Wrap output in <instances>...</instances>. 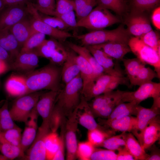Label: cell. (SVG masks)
<instances>
[{"label":"cell","instance_id":"obj_47","mask_svg":"<svg viewBox=\"0 0 160 160\" xmlns=\"http://www.w3.org/2000/svg\"><path fill=\"white\" fill-rule=\"evenodd\" d=\"M33 4L39 12L45 15L54 16L55 0H36V3Z\"/></svg>","mask_w":160,"mask_h":160},{"label":"cell","instance_id":"obj_19","mask_svg":"<svg viewBox=\"0 0 160 160\" xmlns=\"http://www.w3.org/2000/svg\"><path fill=\"white\" fill-rule=\"evenodd\" d=\"M85 47L103 68L105 74L116 76H124L123 72L119 66L115 65L112 58L102 50L95 48L92 46Z\"/></svg>","mask_w":160,"mask_h":160},{"label":"cell","instance_id":"obj_55","mask_svg":"<svg viewBox=\"0 0 160 160\" xmlns=\"http://www.w3.org/2000/svg\"><path fill=\"white\" fill-rule=\"evenodd\" d=\"M153 24L158 29H160V7L158 6L155 8L151 15Z\"/></svg>","mask_w":160,"mask_h":160},{"label":"cell","instance_id":"obj_12","mask_svg":"<svg viewBox=\"0 0 160 160\" xmlns=\"http://www.w3.org/2000/svg\"><path fill=\"white\" fill-rule=\"evenodd\" d=\"M50 131L49 125L42 123L34 141L23 159L29 160H47L44 140Z\"/></svg>","mask_w":160,"mask_h":160},{"label":"cell","instance_id":"obj_60","mask_svg":"<svg viewBox=\"0 0 160 160\" xmlns=\"http://www.w3.org/2000/svg\"><path fill=\"white\" fill-rule=\"evenodd\" d=\"M5 6L2 0H0V11L2 10Z\"/></svg>","mask_w":160,"mask_h":160},{"label":"cell","instance_id":"obj_49","mask_svg":"<svg viewBox=\"0 0 160 160\" xmlns=\"http://www.w3.org/2000/svg\"><path fill=\"white\" fill-rule=\"evenodd\" d=\"M56 8L54 16L74 10L73 0H55Z\"/></svg>","mask_w":160,"mask_h":160},{"label":"cell","instance_id":"obj_48","mask_svg":"<svg viewBox=\"0 0 160 160\" xmlns=\"http://www.w3.org/2000/svg\"><path fill=\"white\" fill-rule=\"evenodd\" d=\"M117 153L115 151L95 148L92 154V160H116Z\"/></svg>","mask_w":160,"mask_h":160},{"label":"cell","instance_id":"obj_58","mask_svg":"<svg viewBox=\"0 0 160 160\" xmlns=\"http://www.w3.org/2000/svg\"><path fill=\"white\" fill-rule=\"evenodd\" d=\"M5 6H9L13 5L25 3L28 0H2Z\"/></svg>","mask_w":160,"mask_h":160},{"label":"cell","instance_id":"obj_9","mask_svg":"<svg viewBox=\"0 0 160 160\" xmlns=\"http://www.w3.org/2000/svg\"><path fill=\"white\" fill-rule=\"evenodd\" d=\"M26 6L28 13L31 16L30 20L35 31L48 35L60 42L64 41L67 39L73 36L68 32L54 28L44 22L33 3L28 1Z\"/></svg>","mask_w":160,"mask_h":160},{"label":"cell","instance_id":"obj_17","mask_svg":"<svg viewBox=\"0 0 160 160\" xmlns=\"http://www.w3.org/2000/svg\"><path fill=\"white\" fill-rule=\"evenodd\" d=\"M160 113V109L146 108L138 105L136 115V124L132 133L140 143L143 132L149 123Z\"/></svg>","mask_w":160,"mask_h":160},{"label":"cell","instance_id":"obj_26","mask_svg":"<svg viewBox=\"0 0 160 160\" xmlns=\"http://www.w3.org/2000/svg\"><path fill=\"white\" fill-rule=\"evenodd\" d=\"M0 46L9 53L12 61L20 53L21 48L9 30H0Z\"/></svg>","mask_w":160,"mask_h":160},{"label":"cell","instance_id":"obj_38","mask_svg":"<svg viewBox=\"0 0 160 160\" xmlns=\"http://www.w3.org/2000/svg\"><path fill=\"white\" fill-rule=\"evenodd\" d=\"M126 132H123L116 135H113L106 139L99 147L116 151L125 146Z\"/></svg>","mask_w":160,"mask_h":160},{"label":"cell","instance_id":"obj_25","mask_svg":"<svg viewBox=\"0 0 160 160\" xmlns=\"http://www.w3.org/2000/svg\"><path fill=\"white\" fill-rule=\"evenodd\" d=\"M68 45L72 50L82 57L91 65L93 70L94 81L99 76L105 74L103 68L97 63L86 47L72 43H69Z\"/></svg>","mask_w":160,"mask_h":160},{"label":"cell","instance_id":"obj_36","mask_svg":"<svg viewBox=\"0 0 160 160\" xmlns=\"http://www.w3.org/2000/svg\"><path fill=\"white\" fill-rule=\"evenodd\" d=\"M60 136L56 132L50 131L44 140L47 160H52L60 147Z\"/></svg>","mask_w":160,"mask_h":160},{"label":"cell","instance_id":"obj_43","mask_svg":"<svg viewBox=\"0 0 160 160\" xmlns=\"http://www.w3.org/2000/svg\"><path fill=\"white\" fill-rule=\"evenodd\" d=\"M139 38L155 51L160 57V41L158 33L152 29Z\"/></svg>","mask_w":160,"mask_h":160},{"label":"cell","instance_id":"obj_40","mask_svg":"<svg viewBox=\"0 0 160 160\" xmlns=\"http://www.w3.org/2000/svg\"><path fill=\"white\" fill-rule=\"evenodd\" d=\"M160 0H131V12L144 13L158 7Z\"/></svg>","mask_w":160,"mask_h":160},{"label":"cell","instance_id":"obj_22","mask_svg":"<svg viewBox=\"0 0 160 160\" xmlns=\"http://www.w3.org/2000/svg\"><path fill=\"white\" fill-rule=\"evenodd\" d=\"M160 137V120L159 115L149 123L144 130L140 144L145 151L159 140Z\"/></svg>","mask_w":160,"mask_h":160},{"label":"cell","instance_id":"obj_45","mask_svg":"<svg viewBox=\"0 0 160 160\" xmlns=\"http://www.w3.org/2000/svg\"><path fill=\"white\" fill-rule=\"evenodd\" d=\"M95 148L88 140L78 143L76 151L77 158L80 160H90Z\"/></svg>","mask_w":160,"mask_h":160},{"label":"cell","instance_id":"obj_32","mask_svg":"<svg viewBox=\"0 0 160 160\" xmlns=\"http://www.w3.org/2000/svg\"><path fill=\"white\" fill-rule=\"evenodd\" d=\"M62 45L60 42L54 39H45L33 51L38 57L49 59L56 51Z\"/></svg>","mask_w":160,"mask_h":160},{"label":"cell","instance_id":"obj_21","mask_svg":"<svg viewBox=\"0 0 160 160\" xmlns=\"http://www.w3.org/2000/svg\"><path fill=\"white\" fill-rule=\"evenodd\" d=\"M92 46L110 57L121 61L126 54L131 52L128 43L121 42L112 41Z\"/></svg>","mask_w":160,"mask_h":160},{"label":"cell","instance_id":"obj_57","mask_svg":"<svg viewBox=\"0 0 160 160\" xmlns=\"http://www.w3.org/2000/svg\"><path fill=\"white\" fill-rule=\"evenodd\" d=\"M0 60L5 61L9 65L12 61V60L9 53L0 46Z\"/></svg>","mask_w":160,"mask_h":160},{"label":"cell","instance_id":"obj_13","mask_svg":"<svg viewBox=\"0 0 160 160\" xmlns=\"http://www.w3.org/2000/svg\"><path fill=\"white\" fill-rule=\"evenodd\" d=\"M27 13L26 3L8 6L0 16V30H9L14 25L24 19Z\"/></svg>","mask_w":160,"mask_h":160},{"label":"cell","instance_id":"obj_46","mask_svg":"<svg viewBox=\"0 0 160 160\" xmlns=\"http://www.w3.org/2000/svg\"><path fill=\"white\" fill-rule=\"evenodd\" d=\"M21 131V128L16 125L12 128L1 132L4 137L8 142L15 146L20 147Z\"/></svg>","mask_w":160,"mask_h":160},{"label":"cell","instance_id":"obj_31","mask_svg":"<svg viewBox=\"0 0 160 160\" xmlns=\"http://www.w3.org/2000/svg\"><path fill=\"white\" fill-rule=\"evenodd\" d=\"M125 147L135 160H146L148 154L130 132L127 133Z\"/></svg>","mask_w":160,"mask_h":160},{"label":"cell","instance_id":"obj_34","mask_svg":"<svg viewBox=\"0 0 160 160\" xmlns=\"http://www.w3.org/2000/svg\"><path fill=\"white\" fill-rule=\"evenodd\" d=\"M0 151L8 159H13L18 157L23 158L24 152L20 147L15 146L8 142L0 130Z\"/></svg>","mask_w":160,"mask_h":160},{"label":"cell","instance_id":"obj_33","mask_svg":"<svg viewBox=\"0 0 160 160\" xmlns=\"http://www.w3.org/2000/svg\"><path fill=\"white\" fill-rule=\"evenodd\" d=\"M138 105L134 102H121L115 108L107 119L111 120L129 116H136Z\"/></svg>","mask_w":160,"mask_h":160},{"label":"cell","instance_id":"obj_7","mask_svg":"<svg viewBox=\"0 0 160 160\" xmlns=\"http://www.w3.org/2000/svg\"><path fill=\"white\" fill-rule=\"evenodd\" d=\"M128 45L132 51L143 63L153 67L160 78V57L152 48L146 44L138 37L131 38Z\"/></svg>","mask_w":160,"mask_h":160},{"label":"cell","instance_id":"obj_2","mask_svg":"<svg viewBox=\"0 0 160 160\" xmlns=\"http://www.w3.org/2000/svg\"><path fill=\"white\" fill-rule=\"evenodd\" d=\"M80 74L65 84L57 96L54 109L58 113L61 120L69 116L80 103L83 88Z\"/></svg>","mask_w":160,"mask_h":160},{"label":"cell","instance_id":"obj_37","mask_svg":"<svg viewBox=\"0 0 160 160\" xmlns=\"http://www.w3.org/2000/svg\"><path fill=\"white\" fill-rule=\"evenodd\" d=\"M73 1L77 21L87 15L97 4V0Z\"/></svg>","mask_w":160,"mask_h":160},{"label":"cell","instance_id":"obj_29","mask_svg":"<svg viewBox=\"0 0 160 160\" xmlns=\"http://www.w3.org/2000/svg\"><path fill=\"white\" fill-rule=\"evenodd\" d=\"M9 30L21 48L31 35L36 32L33 28L30 20L25 18L12 26Z\"/></svg>","mask_w":160,"mask_h":160},{"label":"cell","instance_id":"obj_50","mask_svg":"<svg viewBox=\"0 0 160 160\" xmlns=\"http://www.w3.org/2000/svg\"><path fill=\"white\" fill-rule=\"evenodd\" d=\"M40 15L41 19L44 22L54 28L61 30L65 31L69 28L60 18L57 17Z\"/></svg>","mask_w":160,"mask_h":160},{"label":"cell","instance_id":"obj_18","mask_svg":"<svg viewBox=\"0 0 160 160\" xmlns=\"http://www.w3.org/2000/svg\"><path fill=\"white\" fill-rule=\"evenodd\" d=\"M75 110L78 124L88 130L103 126L97 123L88 101L81 96V101Z\"/></svg>","mask_w":160,"mask_h":160},{"label":"cell","instance_id":"obj_42","mask_svg":"<svg viewBox=\"0 0 160 160\" xmlns=\"http://www.w3.org/2000/svg\"><path fill=\"white\" fill-rule=\"evenodd\" d=\"M145 65L140 69L136 77L134 86H140L144 83L152 81L154 78H159L157 73L150 67H146Z\"/></svg>","mask_w":160,"mask_h":160},{"label":"cell","instance_id":"obj_8","mask_svg":"<svg viewBox=\"0 0 160 160\" xmlns=\"http://www.w3.org/2000/svg\"><path fill=\"white\" fill-rule=\"evenodd\" d=\"M42 93L38 91L18 97L9 110L14 121L25 123Z\"/></svg>","mask_w":160,"mask_h":160},{"label":"cell","instance_id":"obj_61","mask_svg":"<svg viewBox=\"0 0 160 160\" xmlns=\"http://www.w3.org/2000/svg\"><path fill=\"white\" fill-rule=\"evenodd\" d=\"M8 159L3 155L0 154V160H7Z\"/></svg>","mask_w":160,"mask_h":160},{"label":"cell","instance_id":"obj_54","mask_svg":"<svg viewBox=\"0 0 160 160\" xmlns=\"http://www.w3.org/2000/svg\"><path fill=\"white\" fill-rule=\"evenodd\" d=\"M116 160H134V157L125 146L117 151Z\"/></svg>","mask_w":160,"mask_h":160},{"label":"cell","instance_id":"obj_30","mask_svg":"<svg viewBox=\"0 0 160 160\" xmlns=\"http://www.w3.org/2000/svg\"><path fill=\"white\" fill-rule=\"evenodd\" d=\"M116 131L105 126L88 130V141L95 147H99L107 138L114 135Z\"/></svg>","mask_w":160,"mask_h":160},{"label":"cell","instance_id":"obj_11","mask_svg":"<svg viewBox=\"0 0 160 160\" xmlns=\"http://www.w3.org/2000/svg\"><path fill=\"white\" fill-rule=\"evenodd\" d=\"M78 122L75 110L66 119L65 125L64 137L67 153L66 159L74 160L76 159L78 145L76 133Z\"/></svg>","mask_w":160,"mask_h":160},{"label":"cell","instance_id":"obj_20","mask_svg":"<svg viewBox=\"0 0 160 160\" xmlns=\"http://www.w3.org/2000/svg\"><path fill=\"white\" fill-rule=\"evenodd\" d=\"M38 115L35 106L28 121L25 123V126L22 136L20 148L24 152L31 145L36 136Z\"/></svg>","mask_w":160,"mask_h":160},{"label":"cell","instance_id":"obj_41","mask_svg":"<svg viewBox=\"0 0 160 160\" xmlns=\"http://www.w3.org/2000/svg\"><path fill=\"white\" fill-rule=\"evenodd\" d=\"M97 5L111 10L121 15L125 11L127 6L124 0H97Z\"/></svg>","mask_w":160,"mask_h":160},{"label":"cell","instance_id":"obj_16","mask_svg":"<svg viewBox=\"0 0 160 160\" xmlns=\"http://www.w3.org/2000/svg\"><path fill=\"white\" fill-rule=\"evenodd\" d=\"M38 56L33 51L21 52L9 65V68L18 72L28 73L38 65Z\"/></svg>","mask_w":160,"mask_h":160},{"label":"cell","instance_id":"obj_15","mask_svg":"<svg viewBox=\"0 0 160 160\" xmlns=\"http://www.w3.org/2000/svg\"><path fill=\"white\" fill-rule=\"evenodd\" d=\"M60 91L49 90L40 95L36 108L39 115L42 118V123L50 125L51 117Z\"/></svg>","mask_w":160,"mask_h":160},{"label":"cell","instance_id":"obj_51","mask_svg":"<svg viewBox=\"0 0 160 160\" xmlns=\"http://www.w3.org/2000/svg\"><path fill=\"white\" fill-rule=\"evenodd\" d=\"M68 51L63 45L57 50L49 59L50 63L56 65H63L68 55Z\"/></svg>","mask_w":160,"mask_h":160},{"label":"cell","instance_id":"obj_24","mask_svg":"<svg viewBox=\"0 0 160 160\" xmlns=\"http://www.w3.org/2000/svg\"><path fill=\"white\" fill-rule=\"evenodd\" d=\"M100 123L115 131L131 132L135 129L136 117L129 116L113 119H100Z\"/></svg>","mask_w":160,"mask_h":160},{"label":"cell","instance_id":"obj_4","mask_svg":"<svg viewBox=\"0 0 160 160\" xmlns=\"http://www.w3.org/2000/svg\"><path fill=\"white\" fill-rule=\"evenodd\" d=\"M120 22V19L108 9L97 5L87 15L77 21L76 28L99 30Z\"/></svg>","mask_w":160,"mask_h":160},{"label":"cell","instance_id":"obj_5","mask_svg":"<svg viewBox=\"0 0 160 160\" xmlns=\"http://www.w3.org/2000/svg\"><path fill=\"white\" fill-rule=\"evenodd\" d=\"M124 91L118 90L97 96L89 103L95 117L107 119L114 109L120 103Z\"/></svg>","mask_w":160,"mask_h":160},{"label":"cell","instance_id":"obj_62","mask_svg":"<svg viewBox=\"0 0 160 160\" xmlns=\"http://www.w3.org/2000/svg\"><path fill=\"white\" fill-rule=\"evenodd\" d=\"M2 105V104H1L0 103V107L1 106V105Z\"/></svg>","mask_w":160,"mask_h":160},{"label":"cell","instance_id":"obj_1","mask_svg":"<svg viewBox=\"0 0 160 160\" xmlns=\"http://www.w3.org/2000/svg\"><path fill=\"white\" fill-rule=\"evenodd\" d=\"M61 70L50 63L25 77L28 88L27 94L43 89L59 91Z\"/></svg>","mask_w":160,"mask_h":160},{"label":"cell","instance_id":"obj_52","mask_svg":"<svg viewBox=\"0 0 160 160\" xmlns=\"http://www.w3.org/2000/svg\"><path fill=\"white\" fill-rule=\"evenodd\" d=\"M55 16L60 18L69 28H76L77 21L74 10Z\"/></svg>","mask_w":160,"mask_h":160},{"label":"cell","instance_id":"obj_10","mask_svg":"<svg viewBox=\"0 0 160 160\" xmlns=\"http://www.w3.org/2000/svg\"><path fill=\"white\" fill-rule=\"evenodd\" d=\"M160 97V83L152 81L139 86L136 91H124L123 93L122 102H134L138 105L150 97L153 99Z\"/></svg>","mask_w":160,"mask_h":160},{"label":"cell","instance_id":"obj_27","mask_svg":"<svg viewBox=\"0 0 160 160\" xmlns=\"http://www.w3.org/2000/svg\"><path fill=\"white\" fill-rule=\"evenodd\" d=\"M76 60L79 65L80 74L83 81L81 96L90 89L94 82L92 68L89 63L82 57L76 55Z\"/></svg>","mask_w":160,"mask_h":160},{"label":"cell","instance_id":"obj_56","mask_svg":"<svg viewBox=\"0 0 160 160\" xmlns=\"http://www.w3.org/2000/svg\"><path fill=\"white\" fill-rule=\"evenodd\" d=\"M150 148L151 152L148 154L146 160H160V152L159 149L153 144Z\"/></svg>","mask_w":160,"mask_h":160},{"label":"cell","instance_id":"obj_3","mask_svg":"<svg viewBox=\"0 0 160 160\" xmlns=\"http://www.w3.org/2000/svg\"><path fill=\"white\" fill-rule=\"evenodd\" d=\"M84 46H92L112 41L128 43L130 34L123 25L113 30H94L84 34L73 36Z\"/></svg>","mask_w":160,"mask_h":160},{"label":"cell","instance_id":"obj_6","mask_svg":"<svg viewBox=\"0 0 160 160\" xmlns=\"http://www.w3.org/2000/svg\"><path fill=\"white\" fill-rule=\"evenodd\" d=\"M129 80L124 76H116L103 74L94 81L89 90L81 97L88 101L103 94L113 91L119 85L130 87Z\"/></svg>","mask_w":160,"mask_h":160},{"label":"cell","instance_id":"obj_28","mask_svg":"<svg viewBox=\"0 0 160 160\" xmlns=\"http://www.w3.org/2000/svg\"><path fill=\"white\" fill-rule=\"evenodd\" d=\"M6 90L11 96L19 97L26 95L28 88L25 77L13 75L7 80L5 85Z\"/></svg>","mask_w":160,"mask_h":160},{"label":"cell","instance_id":"obj_23","mask_svg":"<svg viewBox=\"0 0 160 160\" xmlns=\"http://www.w3.org/2000/svg\"><path fill=\"white\" fill-rule=\"evenodd\" d=\"M75 53L73 50L68 51L67 57L63 65L61 79L65 84L80 74L79 67L76 60L77 55Z\"/></svg>","mask_w":160,"mask_h":160},{"label":"cell","instance_id":"obj_44","mask_svg":"<svg viewBox=\"0 0 160 160\" xmlns=\"http://www.w3.org/2000/svg\"><path fill=\"white\" fill-rule=\"evenodd\" d=\"M45 35L42 33L35 32L29 38L22 47L20 52L33 51L45 39Z\"/></svg>","mask_w":160,"mask_h":160},{"label":"cell","instance_id":"obj_39","mask_svg":"<svg viewBox=\"0 0 160 160\" xmlns=\"http://www.w3.org/2000/svg\"><path fill=\"white\" fill-rule=\"evenodd\" d=\"M16 125L8 109V101L6 100L0 107V130L4 131Z\"/></svg>","mask_w":160,"mask_h":160},{"label":"cell","instance_id":"obj_53","mask_svg":"<svg viewBox=\"0 0 160 160\" xmlns=\"http://www.w3.org/2000/svg\"><path fill=\"white\" fill-rule=\"evenodd\" d=\"M61 132L59 136L60 139V145L57 152L52 160H63L65 159V146L64 131L65 126L62 125L60 126Z\"/></svg>","mask_w":160,"mask_h":160},{"label":"cell","instance_id":"obj_14","mask_svg":"<svg viewBox=\"0 0 160 160\" xmlns=\"http://www.w3.org/2000/svg\"><path fill=\"white\" fill-rule=\"evenodd\" d=\"M130 35L140 37L152 30L149 20L144 13L131 12L125 21Z\"/></svg>","mask_w":160,"mask_h":160},{"label":"cell","instance_id":"obj_59","mask_svg":"<svg viewBox=\"0 0 160 160\" xmlns=\"http://www.w3.org/2000/svg\"><path fill=\"white\" fill-rule=\"evenodd\" d=\"M9 68V65L7 63L0 60V74L6 72Z\"/></svg>","mask_w":160,"mask_h":160},{"label":"cell","instance_id":"obj_35","mask_svg":"<svg viewBox=\"0 0 160 160\" xmlns=\"http://www.w3.org/2000/svg\"><path fill=\"white\" fill-rule=\"evenodd\" d=\"M122 61L131 87L134 86L136 77L141 68L145 64L137 57L127 59L123 58Z\"/></svg>","mask_w":160,"mask_h":160}]
</instances>
